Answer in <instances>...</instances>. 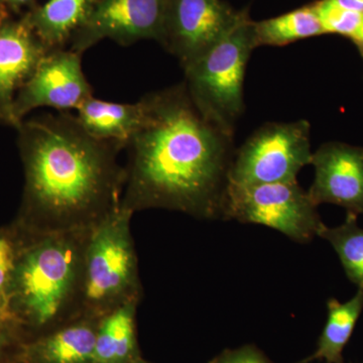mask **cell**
<instances>
[{
    "mask_svg": "<svg viewBox=\"0 0 363 363\" xmlns=\"http://www.w3.org/2000/svg\"><path fill=\"white\" fill-rule=\"evenodd\" d=\"M145 118L128 143L121 207L222 219L234 157L233 133L198 109L185 83L142 98Z\"/></svg>",
    "mask_w": 363,
    "mask_h": 363,
    "instance_id": "1",
    "label": "cell"
},
{
    "mask_svg": "<svg viewBox=\"0 0 363 363\" xmlns=\"http://www.w3.org/2000/svg\"><path fill=\"white\" fill-rule=\"evenodd\" d=\"M16 130L26 182L16 224L23 230H89L121 206L123 147L91 135L69 111L23 119Z\"/></svg>",
    "mask_w": 363,
    "mask_h": 363,
    "instance_id": "2",
    "label": "cell"
},
{
    "mask_svg": "<svg viewBox=\"0 0 363 363\" xmlns=\"http://www.w3.org/2000/svg\"><path fill=\"white\" fill-rule=\"evenodd\" d=\"M18 229L21 245L9 302L26 340L80 317L85 248L91 229L38 233Z\"/></svg>",
    "mask_w": 363,
    "mask_h": 363,
    "instance_id": "3",
    "label": "cell"
},
{
    "mask_svg": "<svg viewBox=\"0 0 363 363\" xmlns=\"http://www.w3.org/2000/svg\"><path fill=\"white\" fill-rule=\"evenodd\" d=\"M133 212L117 208L91 228L86 243L80 316L102 318L142 298L138 259L130 221Z\"/></svg>",
    "mask_w": 363,
    "mask_h": 363,
    "instance_id": "4",
    "label": "cell"
},
{
    "mask_svg": "<svg viewBox=\"0 0 363 363\" xmlns=\"http://www.w3.org/2000/svg\"><path fill=\"white\" fill-rule=\"evenodd\" d=\"M257 49L250 16L202 57L184 69L196 106L212 123L233 133L245 111L243 83L248 60Z\"/></svg>",
    "mask_w": 363,
    "mask_h": 363,
    "instance_id": "5",
    "label": "cell"
},
{
    "mask_svg": "<svg viewBox=\"0 0 363 363\" xmlns=\"http://www.w3.org/2000/svg\"><path fill=\"white\" fill-rule=\"evenodd\" d=\"M317 207L298 182L259 185L228 182L222 219L271 227L296 242L308 243L325 226Z\"/></svg>",
    "mask_w": 363,
    "mask_h": 363,
    "instance_id": "6",
    "label": "cell"
},
{
    "mask_svg": "<svg viewBox=\"0 0 363 363\" xmlns=\"http://www.w3.org/2000/svg\"><path fill=\"white\" fill-rule=\"evenodd\" d=\"M310 123H269L255 130L234 154L229 183H293L312 162Z\"/></svg>",
    "mask_w": 363,
    "mask_h": 363,
    "instance_id": "7",
    "label": "cell"
},
{
    "mask_svg": "<svg viewBox=\"0 0 363 363\" xmlns=\"http://www.w3.org/2000/svg\"><path fill=\"white\" fill-rule=\"evenodd\" d=\"M248 16L224 0H169L160 44L185 69Z\"/></svg>",
    "mask_w": 363,
    "mask_h": 363,
    "instance_id": "8",
    "label": "cell"
},
{
    "mask_svg": "<svg viewBox=\"0 0 363 363\" xmlns=\"http://www.w3.org/2000/svg\"><path fill=\"white\" fill-rule=\"evenodd\" d=\"M168 6L169 0H97L67 48L82 55L106 39L123 47L143 40L161 43Z\"/></svg>",
    "mask_w": 363,
    "mask_h": 363,
    "instance_id": "9",
    "label": "cell"
},
{
    "mask_svg": "<svg viewBox=\"0 0 363 363\" xmlns=\"http://www.w3.org/2000/svg\"><path fill=\"white\" fill-rule=\"evenodd\" d=\"M82 55L68 48L50 50L30 79L21 86L13 104L16 128L30 112L51 107L60 112L77 109L93 97L83 73Z\"/></svg>",
    "mask_w": 363,
    "mask_h": 363,
    "instance_id": "10",
    "label": "cell"
},
{
    "mask_svg": "<svg viewBox=\"0 0 363 363\" xmlns=\"http://www.w3.org/2000/svg\"><path fill=\"white\" fill-rule=\"evenodd\" d=\"M315 178L308 191L316 206L338 205L347 213L363 214V149L339 143L322 145L313 154Z\"/></svg>",
    "mask_w": 363,
    "mask_h": 363,
    "instance_id": "11",
    "label": "cell"
},
{
    "mask_svg": "<svg viewBox=\"0 0 363 363\" xmlns=\"http://www.w3.org/2000/svg\"><path fill=\"white\" fill-rule=\"evenodd\" d=\"M49 51L26 14L0 21V123L16 128V94Z\"/></svg>",
    "mask_w": 363,
    "mask_h": 363,
    "instance_id": "12",
    "label": "cell"
},
{
    "mask_svg": "<svg viewBox=\"0 0 363 363\" xmlns=\"http://www.w3.org/2000/svg\"><path fill=\"white\" fill-rule=\"evenodd\" d=\"M99 318L80 316L21 341L11 360L18 363H96Z\"/></svg>",
    "mask_w": 363,
    "mask_h": 363,
    "instance_id": "13",
    "label": "cell"
},
{
    "mask_svg": "<svg viewBox=\"0 0 363 363\" xmlns=\"http://www.w3.org/2000/svg\"><path fill=\"white\" fill-rule=\"evenodd\" d=\"M77 118L91 135L104 142L128 147L133 136L140 130L145 118L143 100L136 104H116L96 99L86 100L77 109Z\"/></svg>",
    "mask_w": 363,
    "mask_h": 363,
    "instance_id": "14",
    "label": "cell"
},
{
    "mask_svg": "<svg viewBox=\"0 0 363 363\" xmlns=\"http://www.w3.org/2000/svg\"><path fill=\"white\" fill-rule=\"evenodd\" d=\"M97 0H49L26 11L33 30L50 50L68 47L72 35L92 11Z\"/></svg>",
    "mask_w": 363,
    "mask_h": 363,
    "instance_id": "15",
    "label": "cell"
},
{
    "mask_svg": "<svg viewBox=\"0 0 363 363\" xmlns=\"http://www.w3.org/2000/svg\"><path fill=\"white\" fill-rule=\"evenodd\" d=\"M138 301L100 318L95 343L96 363H130L140 355L136 332Z\"/></svg>",
    "mask_w": 363,
    "mask_h": 363,
    "instance_id": "16",
    "label": "cell"
},
{
    "mask_svg": "<svg viewBox=\"0 0 363 363\" xmlns=\"http://www.w3.org/2000/svg\"><path fill=\"white\" fill-rule=\"evenodd\" d=\"M328 316L317 343V350L298 363L325 360L326 363H344L343 350L348 343L363 310V286L345 303L331 298L327 303Z\"/></svg>",
    "mask_w": 363,
    "mask_h": 363,
    "instance_id": "17",
    "label": "cell"
},
{
    "mask_svg": "<svg viewBox=\"0 0 363 363\" xmlns=\"http://www.w3.org/2000/svg\"><path fill=\"white\" fill-rule=\"evenodd\" d=\"M253 33L255 45L259 48L262 45L281 47L325 33L312 4L276 18L253 21Z\"/></svg>",
    "mask_w": 363,
    "mask_h": 363,
    "instance_id": "18",
    "label": "cell"
},
{
    "mask_svg": "<svg viewBox=\"0 0 363 363\" xmlns=\"http://www.w3.org/2000/svg\"><path fill=\"white\" fill-rule=\"evenodd\" d=\"M318 236L337 252L351 283L363 286V229L357 225V215L347 213L344 223L333 228L325 225Z\"/></svg>",
    "mask_w": 363,
    "mask_h": 363,
    "instance_id": "19",
    "label": "cell"
},
{
    "mask_svg": "<svg viewBox=\"0 0 363 363\" xmlns=\"http://www.w3.org/2000/svg\"><path fill=\"white\" fill-rule=\"evenodd\" d=\"M314 6L325 33H339L351 39L362 23L363 13L346 11L327 0L314 2Z\"/></svg>",
    "mask_w": 363,
    "mask_h": 363,
    "instance_id": "20",
    "label": "cell"
},
{
    "mask_svg": "<svg viewBox=\"0 0 363 363\" xmlns=\"http://www.w3.org/2000/svg\"><path fill=\"white\" fill-rule=\"evenodd\" d=\"M21 245V233L16 224L0 227V293L7 298Z\"/></svg>",
    "mask_w": 363,
    "mask_h": 363,
    "instance_id": "21",
    "label": "cell"
},
{
    "mask_svg": "<svg viewBox=\"0 0 363 363\" xmlns=\"http://www.w3.org/2000/svg\"><path fill=\"white\" fill-rule=\"evenodd\" d=\"M209 363H274L252 344L235 350H224Z\"/></svg>",
    "mask_w": 363,
    "mask_h": 363,
    "instance_id": "22",
    "label": "cell"
},
{
    "mask_svg": "<svg viewBox=\"0 0 363 363\" xmlns=\"http://www.w3.org/2000/svg\"><path fill=\"white\" fill-rule=\"evenodd\" d=\"M25 340L21 329L13 323H0V362L13 354L21 341Z\"/></svg>",
    "mask_w": 363,
    "mask_h": 363,
    "instance_id": "23",
    "label": "cell"
},
{
    "mask_svg": "<svg viewBox=\"0 0 363 363\" xmlns=\"http://www.w3.org/2000/svg\"><path fill=\"white\" fill-rule=\"evenodd\" d=\"M327 1L346 11L363 13V0H327Z\"/></svg>",
    "mask_w": 363,
    "mask_h": 363,
    "instance_id": "24",
    "label": "cell"
},
{
    "mask_svg": "<svg viewBox=\"0 0 363 363\" xmlns=\"http://www.w3.org/2000/svg\"><path fill=\"white\" fill-rule=\"evenodd\" d=\"M37 0H0V4L6 6L7 9H11L16 13H20L23 7H28V11L33 9Z\"/></svg>",
    "mask_w": 363,
    "mask_h": 363,
    "instance_id": "25",
    "label": "cell"
},
{
    "mask_svg": "<svg viewBox=\"0 0 363 363\" xmlns=\"http://www.w3.org/2000/svg\"><path fill=\"white\" fill-rule=\"evenodd\" d=\"M0 323L16 324V322L13 321L11 309H9V298L1 293H0ZM16 326H18V325H16Z\"/></svg>",
    "mask_w": 363,
    "mask_h": 363,
    "instance_id": "26",
    "label": "cell"
},
{
    "mask_svg": "<svg viewBox=\"0 0 363 363\" xmlns=\"http://www.w3.org/2000/svg\"><path fill=\"white\" fill-rule=\"evenodd\" d=\"M351 40H352L357 45H363V18L359 28H357V33H355L354 35L351 38Z\"/></svg>",
    "mask_w": 363,
    "mask_h": 363,
    "instance_id": "27",
    "label": "cell"
},
{
    "mask_svg": "<svg viewBox=\"0 0 363 363\" xmlns=\"http://www.w3.org/2000/svg\"><path fill=\"white\" fill-rule=\"evenodd\" d=\"M130 363H152L147 362V360H145V358H143L142 357L136 358V359L133 360V362H131Z\"/></svg>",
    "mask_w": 363,
    "mask_h": 363,
    "instance_id": "28",
    "label": "cell"
},
{
    "mask_svg": "<svg viewBox=\"0 0 363 363\" xmlns=\"http://www.w3.org/2000/svg\"><path fill=\"white\" fill-rule=\"evenodd\" d=\"M7 18H9V13H1L0 11V21L6 20Z\"/></svg>",
    "mask_w": 363,
    "mask_h": 363,
    "instance_id": "29",
    "label": "cell"
},
{
    "mask_svg": "<svg viewBox=\"0 0 363 363\" xmlns=\"http://www.w3.org/2000/svg\"><path fill=\"white\" fill-rule=\"evenodd\" d=\"M0 11H1V13H7V9L6 6H2L1 4H0Z\"/></svg>",
    "mask_w": 363,
    "mask_h": 363,
    "instance_id": "30",
    "label": "cell"
},
{
    "mask_svg": "<svg viewBox=\"0 0 363 363\" xmlns=\"http://www.w3.org/2000/svg\"><path fill=\"white\" fill-rule=\"evenodd\" d=\"M0 363H18L13 362V360H6V362H0Z\"/></svg>",
    "mask_w": 363,
    "mask_h": 363,
    "instance_id": "31",
    "label": "cell"
},
{
    "mask_svg": "<svg viewBox=\"0 0 363 363\" xmlns=\"http://www.w3.org/2000/svg\"><path fill=\"white\" fill-rule=\"evenodd\" d=\"M358 48H359L360 52H362V55L363 57V45H358Z\"/></svg>",
    "mask_w": 363,
    "mask_h": 363,
    "instance_id": "32",
    "label": "cell"
}]
</instances>
